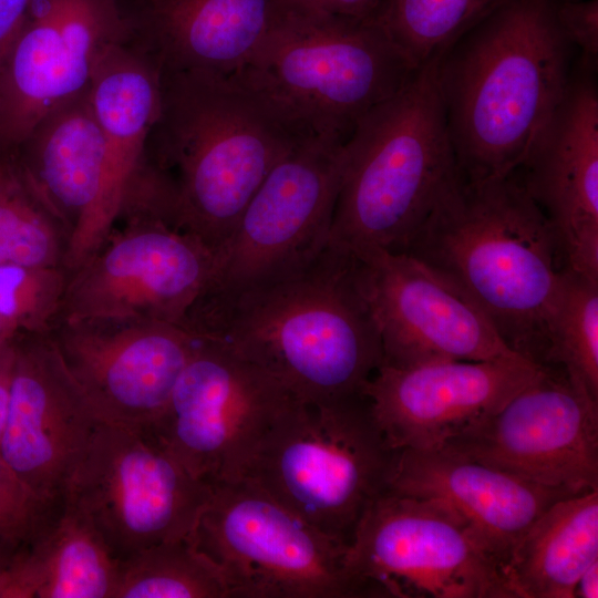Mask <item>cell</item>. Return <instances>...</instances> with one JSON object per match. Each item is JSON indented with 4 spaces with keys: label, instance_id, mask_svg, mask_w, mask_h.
<instances>
[{
    "label": "cell",
    "instance_id": "cell-1",
    "mask_svg": "<svg viewBox=\"0 0 598 598\" xmlns=\"http://www.w3.org/2000/svg\"><path fill=\"white\" fill-rule=\"evenodd\" d=\"M182 327L228 344L305 402L362 393L383 363L357 258L331 241L283 279L231 296H199Z\"/></svg>",
    "mask_w": 598,
    "mask_h": 598
},
{
    "label": "cell",
    "instance_id": "cell-2",
    "mask_svg": "<svg viewBox=\"0 0 598 598\" xmlns=\"http://www.w3.org/2000/svg\"><path fill=\"white\" fill-rule=\"evenodd\" d=\"M300 136L233 74L161 72L142 168L165 190L172 225L216 251Z\"/></svg>",
    "mask_w": 598,
    "mask_h": 598
},
{
    "label": "cell",
    "instance_id": "cell-3",
    "mask_svg": "<svg viewBox=\"0 0 598 598\" xmlns=\"http://www.w3.org/2000/svg\"><path fill=\"white\" fill-rule=\"evenodd\" d=\"M573 49L556 0H504L440 56L439 86L464 178L517 169L565 95Z\"/></svg>",
    "mask_w": 598,
    "mask_h": 598
},
{
    "label": "cell",
    "instance_id": "cell-4",
    "mask_svg": "<svg viewBox=\"0 0 598 598\" xmlns=\"http://www.w3.org/2000/svg\"><path fill=\"white\" fill-rule=\"evenodd\" d=\"M405 254L457 283L512 351L548 365L565 264L551 224L516 172L481 181L461 175Z\"/></svg>",
    "mask_w": 598,
    "mask_h": 598
},
{
    "label": "cell",
    "instance_id": "cell-5",
    "mask_svg": "<svg viewBox=\"0 0 598 598\" xmlns=\"http://www.w3.org/2000/svg\"><path fill=\"white\" fill-rule=\"evenodd\" d=\"M440 56L419 66L344 143L331 243L353 254L405 252L458 182L437 80Z\"/></svg>",
    "mask_w": 598,
    "mask_h": 598
},
{
    "label": "cell",
    "instance_id": "cell-6",
    "mask_svg": "<svg viewBox=\"0 0 598 598\" xmlns=\"http://www.w3.org/2000/svg\"><path fill=\"white\" fill-rule=\"evenodd\" d=\"M416 69L374 19L282 10L233 75L300 136L344 144Z\"/></svg>",
    "mask_w": 598,
    "mask_h": 598
},
{
    "label": "cell",
    "instance_id": "cell-7",
    "mask_svg": "<svg viewBox=\"0 0 598 598\" xmlns=\"http://www.w3.org/2000/svg\"><path fill=\"white\" fill-rule=\"evenodd\" d=\"M369 399L290 400L270 423L245 478L349 546L369 506L389 491L398 457Z\"/></svg>",
    "mask_w": 598,
    "mask_h": 598
},
{
    "label": "cell",
    "instance_id": "cell-8",
    "mask_svg": "<svg viewBox=\"0 0 598 598\" xmlns=\"http://www.w3.org/2000/svg\"><path fill=\"white\" fill-rule=\"evenodd\" d=\"M210 488L189 538L219 568L230 598H357L349 546L248 478Z\"/></svg>",
    "mask_w": 598,
    "mask_h": 598
},
{
    "label": "cell",
    "instance_id": "cell-9",
    "mask_svg": "<svg viewBox=\"0 0 598 598\" xmlns=\"http://www.w3.org/2000/svg\"><path fill=\"white\" fill-rule=\"evenodd\" d=\"M355 597L515 598L503 566L442 503L388 491L348 548Z\"/></svg>",
    "mask_w": 598,
    "mask_h": 598
},
{
    "label": "cell",
    "instance_id": "cell-10",
    "mask_svg": "<svg viewBox=\"0 0 598 598\" xmlns=\"http://www.w3.org/2000/svg\"><path fill=\"white\" fill-rule=\"evenodd\" d=\"M343 146L305 138L274 166L216 251L199 296H231L275 282L323 251L330 241Z\"/></svg>",
    "mask_w": 598,
    "mask_h": 598
},
{
    "label": "cell",
    "instance_id": "cell-11",
    "mask_svg": "<svg viewBox=\"0 0 598 598\" xmlns=\"http://www.w3.org/2000/svg\"><path fill=\"white\" fill-rule=\"evenodd\" d=\"M295 396L228 344L197 337L167 405L142 430L209 485L239 480ZM297 399V398H296Z\"/></svg>",
    "mask_w": 598,
    "mask_h": 598
},
{
    "label": "cell",
    "instance_id": "cell-12",
    "mask_svg": "<svg viewBox=\"0 0 598 598\" xmlns=\"http://www.w3.org/2000/svg\"><path fill=\"white\" fill-rule=\"evenodd\" d=\"M210 491L144 431L101 421L63 497L121 560L188 537Z\"/></svg>",
    "mask_w": 598,
    "mask_h": 598
},
{
    "label": "cell",
    "instance_id": "cell-13",
    "mask_svg": "<svg viewBox=\"0 0 598 598\" xmlns=\"http://www.w3.org/2000/svg\"><path fill=\"white\" fill-rule=\"evenodd\" d=\"M106 240L69 275L60 321H159L182 327L207 285L215 252L144 212L123 214ZM116 223V224H117Z\"/></svg>",
    "mask_w": 598,
    "mask_h": 598
},
{
    "label": "cell",
    "instance_id": "cell-14",
    "mask_svg": "<svg viewBox=\"0 0 598 598\" xmlns=\"http://www.w3.org/2000/svg\"><path fill=\"white\" fill-rule=\"evenodd\" d=\"M443 447L569 495L598 489V400L542 367L504 405Z\"/></svg>",
    "mask_w": 598,
    "mask_h": 598
},
{
    "label": "cell",
    "instance_id": "cell-15",
    "mask_svg": "<svg viewBox=\"0 0 598 598\" xmlns=\"http://www.w3.org/2000/svg\"><path fill=\"white\" fill-rule=\"evenodd\" d=\"M130 37L116 0H31L0 60V154H12L43 116L87 91L105 54Z\"/></svg>",
    "mask_w": 598,
    "mask_h": 598
},
{
    "label": "cell",
    "instance_id": "cell-16",
    "mask_svg": "<svg viewBox=\"0 0 598 598\" xmlns=\"http://www.w3.org/2000/svg\"><path fill=\"white\" fill-rule=\"evenodd\" d=\"M353 255L381 339L382 364L410 368L515 353L478 305L435 268L405 252Z\"/></svg>",
    "mask_w": 598,
    "mask_h": 598
},
{
    "label": "cell",
    "instance_id": "cell-17",
    "mask_svg": "<svg viewBox=\"0 0 598 598\" xmlns=\"http://www.w3.org/2000/svg\"><path fill=\"white\" fill-rule=\"evenodd\" d=\"M100 422L51 333L20 334L0 439V456L17 477L56 505Z\"/></svg>",
    "mask_w": 598,
    "mask_h": 598
},
{
    "label": "cell",
    "instance_id": "cell-18",
    "mask_svg": "<svg viewBox=\"0 0 598 598\" xmlns=\"http://www.w3.org/2000/svg\"><path fill=\"white\" fill-rule=\"evenodd\" d=\"M50 333L99 419L138 430L164 411L197 342L159 321H60Z\"/></svg>",
    "mask_w": 598,
    "mask_h": 598
},
{
    "label": "cell",
    "instance_id": "cell-19",
    "mask_svg": "<svg viewBox=\"0 0 598 598\" xmlns=\"http://www.w3.org/2000/svg\"><path fill=\"white\" fill-rule=\"evenodd\" d=\"M540 368L516 353L410 368L381 364L362 393L394 450H435L501 409Z\"/></svg>",
    "mask_w": 598,
    "mask_h": 598
},
{
    "label": "cell",
    "instance_id": "cell-20",
    "mask_svg": "<svg viewBox=\"0 0 598 598\" xmlns=\"http://www.w3.org/2000/svg\"><path fill=\"white\" fill-rule=\"evenodd\" d=\"M597 68L577 61L516 174L551 224L565 267L598 279Z\"/></svg>",
    "mask_w": 598,
    "mask_h": 598
},
{
    "label": "cell",
    "instance_id": "cell-21",
    "mask_svg": "<svg viewBox=\"0 0 598 598\" xmlns=\"http://www.w3.org/2000/svg\"><path fill=\"white\" fill-rule=\"evenodd\" d=\"M161 72L158 62L132 37L115 44L95 71L90 96L104 138L103 178L93 210L66 251L69 274L99 249L116 225L158 113Z\"/></svg>",
    "mask_w": 598,
    "mask_h": 598
},
{
    "label": "cell",
    "instance_id": "cell-22",
    "mask_svg": "<svg viewBox=\"0 0 598 598\" xmlns=\"http://www.w3.org/2000/svg\"><path fill=\"white\" fill-rule=\"evenodd\" d=\"M389 489L448 507L505 571L532 524L569 496L446 447L399 451Z\"/></svg>",
    "mask_w": 598,
    "mask_h": 598
},
{
    "label": "cell",
    "instance_id": "cell-23",
    "mask_svg": "<svg viewBox=\"0 0 598 598\" xmlns=\"http://www.w3.org/2000/svg\"><path fill=\"white\" fill-rule=\"evenodd\" d=\"M282 11L280 0H136L132 39L168 70L238 72Z\"/></svg>",
    "mask_w": 598,
    "mask_h": 598
},
{
    "label": "cell",
    "instance_id": "cell-24",
    "mask_svg": "<svg viewBox=\"0 0 598 598\" xmlns=\"http://www.w3.org/2000/svg\"><path fill=\"white\" fill-rule=\"evenodd\" d=\"M12 155L30 190L62 228L68 251L103 178L104 138L90 89L43 116Z\"/></svg>",
    "mask_w": 598,
    "mask_h": 598
},
{
    "label": "cell",
    "instance_id": "cell-25",
    "mask_svg": "<svg viewBox=\"0 0 598 598\" xmlns=\"http://www.w3.org/2000/svg\"><path fill=\"white\" fill-rule=\"evenodd\" d=\"M118 561L84 513L63 497L14 549L0 598H114Z\"/></svg>",
    "mask_w": 598,
    "mask_h": 598
},
{
    "label": "cell",
    "instance_id": "cell-26",
    "mask_svg": "<svg viewBox=\"0 0 598 598\" xmlns=\"http://www.w3.org/2000/svg\"><path fill=\"white\" fill-rule=\"evenodd\" d=\"M598 561V489L554 502L528 528L506 567L515 598H575Z\"/></svg>",
    "mask_w": 598,
    "mask_h": 598
},
{
    "label": "cell",
    "instance_id": "cell-27",
    "mask_svg": "<svg viewBox=\"0 0 598 598\" xmlns=\"http://www.w3.org/2000/svg\"><path fill=\"white\" fill-rule=\"evenodd\" d=\"M114 598H230V591L219 568L188 536L121 559Z\"/></svg>",
    "mask_w": 598,
    "mask_h": 598
},
{
    "label": "cell",
    "instance_id": "cell-28",
    "mask_svg": "<svg viewBox=\"0 0 598 598\" xmlns=\"http://www.w3.org/2000/svg\"><path fill=\"white\" fill-rule=\"evenodd\" d=\"M504 0H382L374 20L415 68L442 55Z\"/></svg>",
    "mask_w": 598,
    "mask_h": 598
},
{
    "label": "cell",
    "instance_id": "cell-29",
    "mask_svg": "<svg viewBox=\"0 0 598 598\" xmlns=\"http://www.w3.org/2000/svg\"><path fill=\"white\" fill-rule=\"evenodd\" d=\"M65 254L62 228L30 190L13 155L0 154V265L64 267Z\"/></svg>",
    "mask_w": 598,
    "mask_h": 598
},
{
    "label": "cell",
    "instance_id": "cell-30",
    "mask_svg": "<svg viewBox=\"0 0 598 598\" xmlns=\"http://www.w3.org/2000/svg\"><path fill=\"white\" fill-rule=\"evenodd\" d=\"M547 367L563 369L598 400V279L567 267L561 271Z\"/></svg>",
    "mask_w": 598,
    "mask_h": 598
},
{
    "label": "cell",
    "instance_id": "cell-31",
    "mask_svg": "<svg viewBox=\"0 0 598 598\" xmlns=\"http://www.w3.org/2000/svg\"><path fill=\"white\" fill-rule=\"evenodd\" d=\"M69 274L64 267L0 265V316L21 334H47L58 324Z\"/></svg>",
    "mask_w": 598,
    "mask_h": 598
},
{
    "label": "cell",
    "instance_id": "cell-32",
    "mask_svg": "<svg viewBox=\"0 0 598 598\" xmlns=\"http://www.w3.org/2000/svg\"><path fill=\"white\" fill-rule=\"evenodd\" d=\"M54 507L39 499L0 456V542L17 548L35 533Z\"/></svg>",
    "mask_w": 598,
    "mask_h": 598
},
{
    "label": "cell",
    "instance_id": "cell-33",
    "mask_svg": "<svg viewBox=\"0 0 598 598\" xmlns=\"http://www.w3.org/2000/svg\"><path fill=\"white\" fill-rule=\"evenodd\" d=\"M556 17L567 41L579 50L578 62L597 68L598 0H556Z\"/></svg>",
    "mask_w": 598,
    "mask_h": 598
},
{
    "label": "cell",
    "instance_id": "cell-34",
    "mask_svg": "<svg viewBox=\"0 0 598 598\" xmlns=\"http://www.w3.org/2000/svg\"><path fill=\"white\" fill-rule=\"evenodd\" d=\"M382 0H280L282 10L309 14L374 19Z\"/></svg>",
    "mask_w": 598,
    "mask_h": 598
},
{
    "label": "cell",
    "instance_id": "cell-35",
    "mask_svg": "<svg viewBox=\"0 0 598 598\" xmlns=\"http://www.w3.org/2000/svg\"><path fill=\"white\" fill-rule=\"evenodd\" d=\"M30 3L31 0H0V60L20 32Z\"/></svg>",
    "mask_w": 598,
    "mask_h": 598
},
{
    "label": "cell",
    "instance_id": "cell-36",
    "mask_svg": "<svg viewBox=\"0 0 598 598\" xmlns=\"http://www.w3.org/2000/svg\"><path fill=\"white\" fill-rule=\"evenodd\" d=\"M17 339L0 346V439L9 408Z\"/></svg>",
    "mask_w": 598,
    "mask_h": 598
},
{
    "label": "cell",
    "instance_id": "cell-37",
    "mask_svg": "<svg viewBox=\"0 0 598 598\" xmlns=\"http://www.w3.org/2000/svg\"><path fill=\"white\" fill-rule=\"evenodd\" d=\"M598 597V561L594 563L579 578L575 598Z\"/></svg>",
    "mask_w": 598,
    "mask_h": 598
},
{
    "label": "cell",
    "instance_id": "cell-38",
    "mask_svg": "<svg viewBox=\"0 0 598 598\" xmlns=\"http://www.w3.org/2000/svg\"><path fill=\"white\" fill-rule=\"evenodd\" d=\"M20 334L10 322L0 316V346L13 341Z\"/></svg>",
    "mask_w": 598,
    "mask_h": 598
},
{
    "label": "cell",
    "instance_id": "cell-39",
    "mask_svg": "<svg viewBox=\"0 0 598 598\" xmlns=\"http://www.w3.org/2000/svg\"><path fill=\"white\" fill-rule=\"evenodd\" d=\"M14 549H16L14 547L3 542H0V589H1V585L4 578L7 567L11 560Z\"/></svg>",
    "mask_w": 598,
    "mask_h": 598
}]
</instances>
